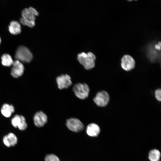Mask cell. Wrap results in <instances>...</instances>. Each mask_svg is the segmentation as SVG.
<instances>
[{"label": "cell", "instance_id": "14", "mask_svg": "<svg viewBox=\"0 0 161 161\" xmlns=\"http://www.w3.org/2000/svg\"><path fill=\"white\" fill-rule=\"evenodd\" d=\"M8 29L10 32L13 35L18 34L21 31V27L20 23L16 21H13L10 22Z\"/></svg>", "mask_w": 161, "mask_h": 161}, {"label": "cell", "instance_id": "21", "mask_svg": "<svg viewBox=\"0 0 161 161\" xmlns=\"http://www.w3.org/2000/svg\"><path fill=\"white\" fill-rule=\"evenodd\" d=\"M127 0L129 1H133V0Z\"/></svg>", "mask_w": 161, "mask_h": 161}, {"label": "cell", "instance_id": "7", "mask_svg": "<svg viewBox=\"0 0 161 161\" xmlns=\"http://www.w3.org/2000/svg\"><path fill=\"white\" fill-rule=\"evenodd\" d=\"M11 123L14 128H18L21 131H24L27 127L25 118L21 115H15L12 119Z\"/></svg>", "mask_w": 161, "mask_h": 161}, {"label": "cell", "instance_id": "15", "mask_svg": "<svg viewBox=\"0 0 161 161\" xmlns=\"http://www.w3.org/2000/svg\"><path fill=\"white\" fill-rule=\"evenodd\" d=\"M160 156L159 151L157 149H153L149 151L148 158L150 161H159Z\"/></svg>", "mask_w": 161, "mask_h": 161}, {"label": "cell", "instance_id": "5", "mask_svg": "<svg viewBox=\"0 0 161 161\" xmlns=\"http://www.w3.org/2000/svg\"><path fill=\"white\" fill-rule=\"evenodd\" d=\"M66 126L70 131L78 132L82 131L84 126L83 123L76 118H71L66 120Z\"/></svg>", "mask_w": 161, "mask_h": 161}, {"label": "cell", "instance_id": "1", "mask_svg": "<svg viewBox=\"0 0 161 161\" xmlns=\"http://www.w3.org/2000/svg\"><path fill=\"white\" fill-rule=\"evenodd\" d=\"M38 14L37 10L32 7L24 8L21 12L22 17L20 19V22L24 25L33 27L35 24V17Z\"/></svg>", "mask_w": 161, "mask_h": 161}, {"label": "cell", "instance_id": "4", "mask_svg": "<svg viewBox=\"0 0 161 161\" xmlns=\"http://www.w3.org/2000/svg\"><path fill=\"white\" fill-rule=\"evenodd\" d=\"M73 90L78 97L81 99H85L89 95V89L86 84L78 83L73 86Z\"/></svg>", "mask_w": 161, "mask_h": 161}, {"label": "cell", "instance_id": "18", "mask_svg": "<svg viewBox=\"0 0 161 161\" xmlns=\"http://www.w3.org/2000/svg\"><path fill=\"white\" fill-rule=\"evenodd\" d=\"M45 161H60L58 157L54 154L47 155L44 157Z\"/></svg>", "mask_w": 161, "mask_h": 161}, {"label": "cell", "instance_id": "16", "mask_svg": "<svg viewBox=\"0 0 161 161\" xmlns=\"http://www.w3.org/2000/svg\"><path fill=\"white\" fill-rule=\"evenodd\" d=\"M1 59L2 64L6 66H10L13 62L11 56L8 54H4L1 57Z\"/></svg>", "mask_w": 161, "mask_h": 161}, {"label": "cell", "instance_id": "2", "mask_svg": "<svg viewBox=\"0 0 161 161\" xmlns=\"http://www.w3.org/2000/svg\"><path fill=\"white\" fill-rule=\"evenodd\" d=\"M77 59L80 64L86 70L90 69L95 66L96 57L92 52L80 53L78 55Z\"/></svg>", "mask_w": 161, "mask_h": 161}, {"label": "cell", "instance_id": "6", "mask_svg": "<svg viewBox=\"0 0 161 161\" xmlns=\"http://www.w3.org/2000/svg\"><path fill=\"white\" fill-rule=\"evenodd\" d=\"M109 97L106 91H103L98 92L93 99L94 102L98 106L104 107L108 104Z\"/></svg>", "mask_w": 161, "mask_h": 161}, {"label": "cell", "instance_id": "17", "mask_svg": "<svg viewBox=\"0 0 161 161\" xmlns=\"http://www.w3.org/2000/svg\"><path fill=\"white\" fill-rule=\"evenodd\" d=\"M11 146L14 147L18 143V139L16 135L13 132H10L6 134Z\"/></svg>", "mask_w": 161, "mask_h": 161}, {"label": "cell", "instance_id": "13", "mask_svg": "<svg viewBox=\"0 0 161 161\" xmlns=\"http://www.w3.org/2000/svg\"><path fill=\"white\" fill-rule=\"evenodd\" d=\"M2 114L6 117H9L15 111L14 107L12 105L4 103L2 106L1 110Z\"/></svg>", "mask_w": 161, "mask_h": 161}, {"label": "cell", "instance_id": "22", "mask_svg": "<svg viewBox=\"0 0 161 161\" xmlns=\"http://www.w3.org/2000/svg\"><path fill=\"white\" fill-rule=\"evenodd\" d=\"M1 38L0 37V44L1 43Z\"/></svg>", "mask_w": 161, "mask_h": 161}, {"label": "cell", "instance_id": "20", "mask_svg": "<svg viewBox=\"0 0 161 161\" xmlns=\"http://www.w3.org/2000/svg\"><path fill=\"white\" fill-rule=\"evenodd\" d=\"M155 96L156 99L160 101L161 100V90L160 89L157 90L155 92Z\"/></svg>", "mask_w": 161, "mask_h": 161}, {"label": "cell", "instance_id": "10", "mask_svg": "<svg viewBox=\"0 0 161 161\" xmlns=\"http://www.w3.org/2000/svg\"><path fill=\"white\" fill-rule=\"evenodd\" d=\"M12 65L13 66L11 71L12 76L16 78L22 75L24 72V67L21 62L16 60L13 61Z\"/></svg>", "mask_w": 161, "mask_h": 161}, {"label": "cell", "instance_id": "9", "mask_svg": "<svg viewBox=\"0 0 161 161\" xmlns=\"http://www.w3.org/2000/svg\"><path fill=\"white\" fill-rule=\"evenodd\" d=\"M56 81L58 88L61 89L68 88L72 84L71 78L67 74L62 75L58 77Z\"/></svg>", "mask_w": 161, "mask_h": 161}, {"label": "cell", "instance_id": "11", "mask_svg": "<svg viewBox=\"0 0 161 161\" xmlns=\"http://www.w3.org/2000/svg\"><path fill=\"white\" fill-rule=\"evenodd\" d=\"M47 117L43 112L39 111L36 112L33 117V121L35 125L38 127L43 126L47 123Z\"/></svg>", "mask_w": 161, "mask_h": 161}, {"label": "cell", "instance_id": "12", "mask_svg": "<svg viewBox=\"0 0 161 161\" xmlns=\"http://www.w3.org/2000/svg\"><path fill=\"white\" fill-rule=\"evenodd\" d=\"M86 131L89 136L96 137L99 134L100 129L98 125L94 123H91L87 126Z\"/></svg>", "mask_w": 161, "mask_h": 161}, {"label": "cell", "instance_id": "8", "mask_svg": "<svg viewBox=\"0 0 161 161\" xmlns=\"http://www.w3.org/2000/svg\"><path fill=\"white\" fill-rule=\"evenodd\" d=\"M121 66L125 70L130 71L135 67V60L130 55H125L121 58Z\"/></svg>", "mask_w": 161, "mask_h": 161}, {"label": "cell", "instance_id": "19", "mask_svg": "<svg viewBox=\"0 0 161 161\" xmlns=\"http://www.w3.org/2000/svg\"><path fill=\"white\" fill-rule=\"evenodd\" d=\"M2 143L6 147L9 148L11 147L6 135H4L2 138Z\"/></svg>", "mask_w": 161, "mask_h": 161}, {"label": "cell", "instance_id": "3", "mask_svg": "<svg viewBox=\"0 0 161 161\" xmlns=\"http://www.w3.org/2000/svg\"><path fill=\"white\" fill-rule=\"evenodd\" d=\"M15 58L20 62L29 63L32 58V55L30 50L25 47L21 46L17 49Z\"/></svg>", "mask_w": 161, "mask_h": 161}]
</instances>
